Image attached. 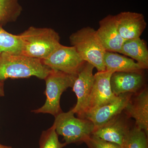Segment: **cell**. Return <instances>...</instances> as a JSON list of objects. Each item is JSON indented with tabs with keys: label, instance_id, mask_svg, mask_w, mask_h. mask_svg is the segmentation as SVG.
I'll list each match as a JSON object with an SVG mask.
<instances>
[{
	"label": "cell",
	"instance_id": "1",
	"mask_svg": "<svg viewBox=\"0 0 148 148\" xmlns=\"http://www.w3.org/2000/svg\"><path fill=\"white\" fill-rule=\"evenodd\" d=\"M51 69L42 61L21 54L2 52L0 53V82L8 79L35 76L45 79Z\"/></svg>",
	"mask_w": 148,
	"mask_h": 148
},
{
	"label": "cell",
	"instance_id": "2",
	"mask_svg": "<svg viewBox=\"0 0 148 148\" xmlns=\"http://www.w3.org/2000/svg\"><path fill=\"white\" fill-rule=\"evenodd\" d=\"M21 55L43 60L61 45L59 35L53 29L30 27L19 35Z\"/></svg>",
	"mask_w": 148,
	"mask_h": 148
},
{
	"label": "cell",
	"instance_id": "3",
	"mask_svg": "<svg viewBox=\"0 0 148 148\" xmlns=\"http://www.w3.org/2000/svg\"><path fill=\"white\" fill-rule=\"evenodd\" d=\"M83 60L91 64L98 72L106 71L104 56L106 51L93 28L84 27L73 33L69 38Z\"/></svg>",
	"mask_w": 148,
	"mask_h": 148
},
{
	"label": "cell",
	"instance_id": "4",
	"mask_svg": "<svg viewBox=\"0 0 148 148\" xmlns=\"http://www.w3.org/2000/svg\"><path fill=\"white\" fill-rule=\"evenodd\" d=\"M77 76L51 69L45 79L46 96L45 103L39 108L32 111L35 113L49 114L54 116L62 112L60 99L63 92L73 87Z\"/></svg>",
	"mask_w": 148,
	"mask_h": 148
},
{
	"label": "cell",
	"instance_id": "5",
	"mask_svg": "<svg viewBox=\"0 0 148 148\" xmlns=\"http://www.w3.org/2000/svg\"><path fill=\"white\" fill-rule=\"evenodd\" d=\"M72 110L61 112L55 116L53 125L58 135L64 138L66 145L84 142L90 138L95 129L92 122L75 117Z\"/></svg>",
	"mask_w": 148,
	"mask_h": 148
},
{
	"label": "cell",
	"instance_id": "6",
	"mask_svg": "<svg viewBox=\"0 0 148 148\" xmlns=\"http://www.w3.org/2000/svg\"><path fill=\"white\" fill-rule=\"evenodd\" d=\"M42 61L51 69L76 75L85 62L74 47L61 44L48 57Z\"/></svg>",
	"mask_w": 148,
	"mask_h": 148
},
{
	"label": "cell",
	"instance_id": "7",
	"mask_svg": "<svg viewBox=\"0 0 148 148\" xmlns=\"http://www.w3.org/2000/svg\"><path fill=\"white\" fill-rule=\"evenodd\" d=\"M130 94H121L111 103L86 111L81 118L90 121L95 127L102 126L116 117L124 110L131 99Z\"/></svg>",
	"mask_w": 148,
	"mask_h": 148
},
{
	"label": "cell",
	"instance_id": "8",
	"mask_svg": "<svg viewBox=\"0 0 148 148\" xmlns=\"http://www.w3.org/2000/svg\"><path fill=\"white\" fill-rule=\"evenodd\" d=\"M113 72H98L94 75V81L91 93L82 116L86 111L111 103L116 99L111 89L110 78Z\"/></svg>",
	"mask_w": 148,
	"mask_h": 148
},
{
	"label": "cell",
	"instance_id": "9",
	"mask_svg": "<svg viewBox=\"0 0 148 148\" xmlns=\"http://www.w3.org/2000/svg\"><path fill=\"white\" fill-rule=\"evenodd\" d=\"M94 68L91 64L85 62L77 75L72 87L73 91L76 95L77 102L75 106L72 110L80 118L84 112L92 90L94 81V75L93 74Z\"/></svg>",
	"mask_w": 148,
	"mask_h": 148
},
{
	"label": "cell",
	"instance_id": "10",
	"mask_svg": "<svg viewBox=\"0 0 148 148\" xmlns=\"http://www.w3.org/2000/svg\"><path fill=\"white\" fill-rule=\"evenodd\" d=\"M118 30L125 40L140 38L147 27V22L142 14L123 12L115 15Z\"/></svg>",
	"mask_w": 148,
	"mask_h": 148
},
{
	"label": "cell",
	"instance_id": "11",
	"mask_svg": "<svg viewBox=\"0 0 148 148\" xmlns=\"http://www.w3.org/2000/svg\"><path fill=\"white\" fill-rule=\"evenodd\" d=\"M96 34L106 51L119 53L125 40L118 30L115 15H109L101 19Z\"/></svg>",
	"mask_w": 148,
	"mask_h": 148
},
{
	"label": "cell",
	"instance_id": "12",
	"mask_svg": "<svg viewBox=\"0 0 148 148\" xmlns=\"http://www.w3.org/2000/svg\"><path fill=\"white\" fill-rule=\"evenodd\" d=\"M144 78L141 73L115 72L110 78L111 89L116 96L126 93H135L143 84Z\"/></svg>",
	"mask_w": 148,
	"mask_h": 148
},
{
	"label": "cell",
	"instance_id": "13",
	"mask_svg": "<svg viewBox=\"0 0 148 148\" xmlns=\"http://www.w3.org/2000/svg\"><path fill=\"white\" fill-rule=\"evenodd\" d=\"M130 130L126 122L117 116L102 126L95 127L92 135L122 147Z\"/></svg>",
	"mask_w": 148,
	"mask_h": 148
},
{
	"label": "cell",
	"instance_id": "14",
	"mask_svg": "<svg viewBox=\"0 0 148 148\" xmlns=\"http://www.w3.org/2000/svg\"><path fill=\"white\" fill-rule=\"evenodd\" d=\"M130 117L135 120L136 127L148 135V91L145 89L133 101L131 99L125 108Z\"/></svg>",
	"mask_w": 148,
	"mask_h": 148
},
{
	"label": "cell",
	"instance_id": "15",
	"mask_svg": "<svg viewBox=\"0 0 148 148\" xmlns=\"http://www.w3.org/2000/svg\"><path fill=\"white\" fill-rule=\"evenodd\" d=\"M106 71L115 72L141 73L146 69L145 67L132 58L120 55L115 52L106 51L104 56Z\"/></svg>",
	"mask_w": 148,
	"mask_h": 148
},
{
	"label": "cell",
	"instance_id": "16",
	"mask_svg": "<svg viewBox=\"0 0 148 148\" xmlns=\"http://www.w3.org/2000/svg\"><path fill=\"white\" fill-rule=\"evenodd\" d=\"M119 53L127 56L146 69L148 67V49L146 42L140 38L125 40Z\"/></svg>",
	"mask_w": 148,
	"mask_h": 148
},
{
	"label": "cell",
	"instance_id": "17",
	"mask_svg": "<svg viewBox=\"0 0 148 148\" xmlns=\"http://www.w3.org/2000/svg\"><path fill=\"white\" fill-rule=\"evenodd\" d=\"M22 10L19 0H0V24L16 21Z\"/></svg>",
	"mask_w": 148,
	"mask_h": 148
},
{
	"label": "cell",
	"instance_id": "18",
	"mask_svg": "<svg viewBox=\"0 0 148 148\" xmlns=\"http://www.w3.org/2000/svg\"><path fill=\"white\" fill-rule=\"evenodd\" d=\"M2 26L0 24V53L21 54L22 43L19 35L8 33L3 29Z\"/></svg>",
	"mask_w": 148,
	"mask_h": 148
},
{
	"label": "cell",
	"instance_id": "19",
	"mask_svg": "<svg viewBox=\"0 0 148 148\" xmlns=\"http://www.w3.org/2000/svg\"><path fill=\"white\" fill-rule=\"evenodd\" d=\"M148 135L135 127L130 130L122 148H148Z\"/></svg>",
	"mask_w": 148,
	"mask_h": 148
},
{
	"label": "cell",
	"instance_id": "20",
	"mask_svg": "<svg viewBox=\"0 0 148 148\" xmlns=\"http://www.w3.org/2000/svg\"><path fill=\"white\" fill-rule=\"evenodd\" d=\"M58 135L55 127L52 125L50 128L43 131L41 135L40 148H63L66 145L61 143L58 140Z\"/></svg>",
	"mask_w": 148,
	"mask_h": 148
},
{
	"label": "cell",
	"instance_id": "21",
	"mask_svg": "<svg viewBox=\"0 0 148 148\" xmlns=\"http://www.w3.org/2000/svg\"><path fill=\"white\" fill-rule=\"evenodd\" d=\"M84 143L88 148H122L117 144L108 142L92 135Z\"/></svg>",
	"mask_w": 148,
	"mask_h": 148
},
{
	"label": "cell",
	"instance_id": "22",
	"mask_svg": "<svg viewBox=\"0 0 148 148\" xmlns=\"http://www.w3.org/2000/svg\"><path fill=\"white\" fill-rule=\"evenodd\" d=\"M4 95V82H0V97Z\"/></svg>",
	"mask_w": 148,
	"mask_h": 148
},
{
	"label": "cell",
	"instance_id": "23",
	"mask_svg": "<svg viewBox=\"0 0 148 148\" xmlns=\"http://www.w3.org/2000/svg\"><path fill=\"white\" fill-rule=\"evenodd\" d=\"M0 148H11V147H9V146L3 145H1V144H0Z\"/></svg>",
	"mask_w": 148,
	"mask_h": 148
},
{
	"label": "cell",
	"instance_id": "24",
	"mask_svg": "<svg viewBox=\"0 0 148 148\" xmlns=\"http://www.w3.org/2000/svg\"></svg>",
	"mask_w": 148,
	"mask_h": 148
}]
</instances>
